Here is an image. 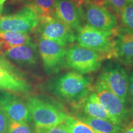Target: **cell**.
Wrapping results in <instances>:
<instances>
[{"instance_id": "8fae6325", "label": "cell", "mask_w": 133, "mask_h": 133, "mask_svg": "<svg viewBox=\"0 0 133 133\" xmlns=\"http://www.w3.org/2000/svg\"><path fill=\"white\" fill-rule=\"evenodd\" d=\"M81 0H55L54 17L73 30H77L84 22Z\"/></svg>"}, {"instance_id": "9a60e30c", "label": "cell", "mask_w": 133, "mask_h": 133, "mask_svg": "<svg viewBox=\"0 0 133 133\" xmlns=\"http://www.w3.org/2000/svg\"><path fill=\"white\" fill-rule=\"evenodd\" d=\"M30 89V85L24 77L0 66V90L15 93H26Z\"/></svg>"}, {"instance_id": "9c48e42d", "label": "cell", "mask_w": 133, "mask_h": 133, "mask_svg": "<svg viewBox=\"0 0 133 133\" xmlns=\"http://www.w3.org/2000/svg\"><path fill=\"white\" fill-rule=\"evenodd\" d=\"M38 48L47 74H57L65 65L66 50L64 47L54 41L39 36Z\"/></svg>"}, {"instance_id": "d6986e66", "label": "cell", "mask_w": 133, "mask_h": 133, "mask_svg": "<svg viewBox=\"0 0 133 133\" xmlns=\"http://www.w3.org/2000/svg\"><path fill=\"white\" fill-rule=\"evenodd\" d=\"M55 0H33L30 3V6L40 17V20L54 17Z\"/></svg>"}, {"instance_id": "484cf974", "label": "cell", "mask_w": 133, "mask_h": 133, "mask_svg": "<svg viewBox=\"0 0 133 133\" xmlns=\"http://www.w3.org/2000/svg\"><path fill=\"white\" fill-rule=\"evenodd\" d=\"M10 119L4 112L0 109V133H8Z\"/></svg>"}, {"instance_id": "30bf717a", "label": "cell", "mask_w": 133, "mask_h": 133, "mask_svg": "<svg viewBox=\"0 0 133 133\" xmlns=\"http://www.w3.org/2000/svg\"><path fill=\"white\" fill-rule=\"evenodd\" d=\"M84 21L86 24L103 31H114L118 27L117 16L102 5L83 3Z\"/></svg>"}, {"instance_id": "7402d4cb", "label": "cell", "mask_w": 133, "mask_h": 133, "mask_svg": "<svg viewBox=\"0 0 133 133\" xmlns=\"http://www.w3.org/2000/svg\"><path fill=\"white\" fill-rule=\"evenodd\" d=\"M129 1L130 0H104L103 6L113 13H115L116 16L119 17L123 8Z\"/></svg>"}, {"instance_id": "4316f807", "label": "cell", "mask_w": 133, "mask_h": 133, "mask_svg": "<svg viewBox=\"0 0 133 133\" xmlns=\"http://www.w3.org/2000/svg\"><path fill=\"white\" fill-rule=\"evenodd\" d=\"M129 94L131 103V111L133 114V70L129 76Z\"/></svg>"}, {"instance_id": "e0dca14e", "label": "cell", "mask_w": 133, "mask_h": 133, "mask_svg": "<svg viewBox=\"0 0 133 133\" xmlns=\"http://www.w3.org/2000/svg\"><path fill=\"white\" fill-rule=\"evenodd\" d=\"M32 42L28 33L16 31H0V51H6L10 48Z\"/></svg>"}, {"instance_id": "52a82bcc", "label": "cell", "mask_w": 133, "mask_h": 133, "mask_svg": "<svg viewBox=\"0 0 133 133\" xmlns=\"http://www.w3.org/2000/svg\"><path fill=\"white\" fill-rule=\"evenodd\" d=\"M34 31L39 36L54 41L64 48L76 40L74 30L55 17L41 19Z\"/></svg>"}, {"instance_id": "ffe728a7", "label": "cell", "mask_w": 133, "mask_h": 133, "mask_svg": "<svg viewBox=\"0 0 133 133\" xmlns=\"http://www.w3.org/2000/svg\"><path fill=\"white\" fill-rule=\"evenodd\" d=\"M64 124L69 133H96L85 123L71 116L68 115Z\"/></svg>"}, {"instance_id": "6da1fadb", "label": "cell", "mask_w": 133, "mask_h": 133, "mask_svg": "<svg viewBox=\"0 0 133 133\" xmlns=\"http://www.w3.org/2000/svg\"><path fill=\"white\" fill-rule=\"evenodd\" d=\"M52 88L59 98L74 104L89 94L91 81L89 78L83 74L69 71L55 79Z\"/></svg>"}, {"instance_id": "cb8c5ba5", "label": "cell", "mask_w": 133, "mask_h": 133, "mask_svg": "<svg viewBox=\"0 0 133 133\" xmlns=\"http://www.w3.org/2000/svg\"><path fill=\"white\" fill-rule=\"evenodd\" d=\"M0 66H2L15 74L24 76V74H22V72L20 70L17 69L14 65L10 62L7 57L5 56L4 52H3L1 51H0Z\"/></svg>"}, {"instance_id": "5b68a950", "label": "cell", "mask_w": 133, "mask_h": 133, "mask_svg": "<svg viewBox=\"0 0 133 133\" xmlns=\"http://www.w3.org/2000/svg\"><path fill=\"white\" fill-rule=\"evenodd\" d=\"M94 93L115 124L121 126L127 121L129 114L126 104L110 90L100 78L96 82Z\"/></svg>"}, {"instance_id": "603a6c76", "label": "cell", "mask_w": 133, "mask_h": 133, "mask_svg": "<svg viewBox=\"0 0 133 133\" xmlns=\"http://www.w3.org/2000/svg\"><path fill=\"white\" fill-rule=\"evenodd\" d=\"M8 133H36L34 132L29 123H19L10 121Z\"/></svg>"}, {"instance_id": "f546056e", "label": "cell", "mask_w": 133, "mask_h": 133, "mask_svg": "<svg viewBox=\"0 0 133 133\" xmlns=\"http://www.w3.org/2000/svg\"><path fill=\"white\" fill-rule=\"evenodd\" d=\"M6 0H0V12L2 13L3 10V5L4 3L6 2Z\"/></svg>"}, {"instance_id": "ac0fdd59", "label": "cell", "mask_w": 133, "mask_h": 133, "mask_svg": "<svg viewBox=\"0 0 133 133\" xmlns=\"http://www.w3.org/2000/svg\"><path fill=\"white\" fill-rule=\"evenodd\" d=\"M78 119L89 125L96 133H118L121 129L120 125L103 119L86 115L78 116Z\"/></svg>"}, {"instance_id": "5bb4252c", "label": "cell", "mask_w": 133, "mask_h": 133, "mask_svg": "<svg viewBox=\"0 0 133 133\" xmlns=\"http://www.w3.org/2000/svg\"><path fill=\"white\" fill-rule=\"evenodd\" d=\"M4 54L6 57L21 66L33 67L38 64V44L33 41L28 44L10 48L4 51Z\"/></svg>"}, {"instance_id": "44dd1931", "label": "cell", "mask_w": 133, "mask_h": 133, "mask_svg": "<svg viewBox=\"0 0 133 133\" xmlns=\"http://www.w3.org/2000/svg\"><path fill=\"white\" fill-rule=\"evenodd\" d=\"M119 17L124 27L133 32V3L131 0L123 8Z\"/></svg>"}, {"instance_id": "8992f818", "label": "cell", "mask_w": 133, "mask_h": 133, "mask_svg": "<svg viewBox=\"0 0 133 133\" xmlns=\"http://www.w3.org/2000/svg\"><path fill=\"white\" fill-rule=\"evenodd\" d=\"M40 22V17L30 6L11 15L0 16V31L28 33L34 30Z\"/></svg>"}, {"instance_id": "d4e9b609", "label": "cell", "mask_w": 133, "mask_h": 133, "mask_svg": "<svg viewBox=\"0 0 133 133\" xmlns=\"http://www.w3.org/2000/svg\"><path fill=\"white\" fill-rule=\"evenodd\" d=\"M36 133H69L64 123L48 128H35Z\"/></svg>"}, {"instance_id": "4fadbf2b", "label": "cell", "mask_w": 133, "mask_h": 133, "mask_svg": "<svg viewBox=\"0 0 133 133\" xmlns=\"http://www.w3.org/2000/svg\"><path fill=\"white\" fill-rule=\"evenodd\" d=\"M114 58L126 66L133 67V32L118 26L114 30Z\"/></svg>"}, {"instance_id": "4dcf8cb0", "label": "cell", "mask_w": 133, "mask_h": 133, "mask_svg": "<svg viewBox=\"0 0 133 133\" xmlns=\"http://www.w3.org/2000/svg\"><path fill=\"white\" fill-rule=\"evenodd\" d=\"M131 1H132V2L133 3V0H131Z\"/></svg>"}, {"instance_id": "ba28073f", "label": "cell", "mask_w": 133, "mask_h": 133, "mask_svg": "<svg viewBox=\"0 0 133 133\" xmlns=\"http://www.w3.org/2000/svg\"><path fill=\"white\" fill-rule=\"evenodd\" d=\"M99 78L113 93L126 104L129 94V75L117 62L109 63L104 66Z\"/></svg>"}, {"instance_id": "277c9868", "label": "cell", "mask_w": 133, "mask_h": 133, "mask_svg": "<svg viewBox=\"0 0 133 133\" xmlns=\"http://www.w3.org/2000/svg\"><path fill=\"white\" fill-rule=\"evenodd\" d=\"M105 59L101 53L79 45H74L66 50L65 65L81 74H91L99 69Z\"/></svg>"}, {"instance_id": "f1b7e54d", "label": "cell", "mask_w": 133, "mask_h": 133, "mask_svg": "<svg viewBox=\"0 0 133 133\" xmlns=\"http://www.w3.org/2000/svg\"><path fill=\"white\" fill-rule=\"evenodd\" d=\"M84 3H95V4L102 5H104V0H83Z\"/></svg>"}, {"instance_id": "2e32d148", "label": "cell", "mask_w": 133, "mask_h": 133, "mask_svg": "<svg viewBox=\"0 0 133 133\" xmlns=\"http://www.w3.org/2000/svg\"><path fill=\"white\" fill-rule=\"evenodd\" d=\"M75 107L81 109L84 115L112 121V119L98 101L95 93L89 94L78 102L74 104ZM114 123V122H113Z\"/></svg>"}, {"instance_id": "7a4b0ae2", "label": "cell", "mask_w": 133, "mask_h": 133, "mask_svg": "<svg viewBox=\"0 0 133 133\" xmlns=\"http://www.w3.org/2000/svg\"><path fill=\"white\" fill-rule=\"evenodd\" d=\"M76 31V40L79 46L101 53L105 59L114 58V31L101 30L88 24H83Z\"/></svg>"}, {"instance_id": "1f68e13d", "label": "cell", "mask_w": 133, "mask_h": 133, "mask_svg": "<svg viewBox=\"0 0 133 133\" xmlns=\"http://www.w3.org/2000/svg\"><path fill=\"white\" fill-rule=\"evenodd\" d=\"M1 12H0V16H1Z\"/></svg>"}, {"instance_id": "3957f363", "label": "cell", "mask_w": 133, "mask_h": 133, "mask_svg": "<svg viewBox=\"0 0 133 133\" xmlns=\"http://www.w3.org/2000/svg\"><path fill=\"white\" fill-rule=\"evenodd\" d=\"M35 128H48L64 123L68 115L51 103L36 97L26 102Z\"/></svg>"}, {"instance_id": "d6a6232c", "label": "cell", "mask_w": 133, "mask_h": 133, "mask_svg": "<svg viewBox=\"0 0 133 133\" xmlns=\"http://www.w3.org/2000/svg\"><path fill=\"white\" fill-rule=\"evenodd\" d=\"M81 1H83V0H81Z\"/></svg>"}, {"instance_id": "7c38bea8", "label": "cell", "mask_w": 133, "mask_h": 133, "mask_svg": "<svg viewBox=\"0 0 133 133\" xmlns=\"http://www.w3.org/2000/svg\"><path fill=\"white\" fill-rule=\"evenodd\" d=\"M0 109L10 121L29 123L31 121L27 105L16 94L11 92L0 93Z\"/></svg>"}, {"instance_id": "83f0119b", "label": "cell", "mask_w": 133, "mask_h": 133, "mask_svg": "<svg viewBox=\"0 0 133 133\" xmlns=\"http://www.w3.org/2000/svg\"><path fill=\"white\" fill-rule=\"evenodd\" d=\"M118 133H133V119L126 124L123 128H121Z\"/></svg>"}]
</instances>
